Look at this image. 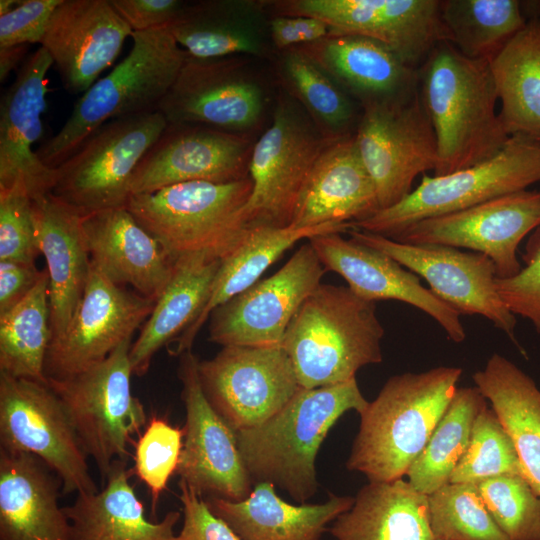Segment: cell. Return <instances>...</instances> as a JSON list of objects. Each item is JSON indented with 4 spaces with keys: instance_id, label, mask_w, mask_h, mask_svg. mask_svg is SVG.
Instances as JSON below:
<instances>
[{
    "instance_id": "33",
    "label": "cell",
    "mask_w": 540,
    "mask_h": 540,
    "mask_svg": "<svg viewBox=\"0 0 540 540\" xmlns=\"http://www.w3.org/2000/svg\"><path fill=\"white\" fill-rule=\"evenodd\" d=\"M221 261L204 254L185 255L175 260L167 286L132 343L129 358L133 375L143 376L153 356L176 341L205 308Z\"/></svg>"
},
{
    "instance_id": "42",
    "label": "cell",
    "mask_w": 540,
    "mask_h": 540,
    "mask_svg": "<svg viewBox=\"0 0 540 540\" xmlns=\"http://www.w3.org/2000/svg\"><path fill=\"white\" fill-rule=\"evenodd\" d=\"M429 521L439 540H509L474 483H447L429 495Z\"/></svg>"
},
{
    "instance_id": "35",
    "label": "cell",
    "mask_w": 540,
    "mask_h": 540,
    "mask_svg": "<svg viewBox=\"0 0 540 540\" xmlns=\"http://www.w3.org/2000/svg\"><path fill=\"white\" fill-rule=\"evenodd\" d=\"M351 227V223H328L308 228H250L243 243L221 261L205 308L176 340L174 354L181 355L191 350L196 335L211 312L258 282L262 274L295 243L321 234L348 232Z\"/></svg>"
},
{
    "instance_id": "34",
    "label": "cell",
    "mask_w": 540,
    "mask_h": 540,
    "mask_svg": "<svg viewBox=\"0 0 540 540\" xmlns=\"http://www.w3.org/2000/svg\"><path fill=\"white\" fill-rule=\"evenodd\" d=\"M329 531L336 540H439L429 521V496L403 478L364 485Z\"/></svg>"
},
{
    "instance_id": "51",
    "label": "cell",
    "mask_w": 540,
    "mask_h": 540,
    "mask_svg": "<svg viewBox=\"0 0 540 540\" xmlns=\"http://www.w3.org/2000/svg\"><path fill=\"white\" fill-rule=\"evenodd\" d=\"M269 30L275 51L282 52L326 37L329 26L313 17L270 15Z\"/></svg>"
},
{
    "instance_id": "45",
    "label": "cell",
    "mask_w": 540,
    "mask_h": 540,
    "mask_svg": "<svg viewBox=\"0 0 540 540\" xmlns=\"http://www.w3.org/2000/svg\"><path fill=\"white\" fill-rule=\"evenodd\" d=\"M183 441V428L173 426L165 418L154 415L134 442L133 474L148 487L153 514L160 494L177 471Z\"/></svg>"
},
{
    "instance_id": "37",
    "label": "cell",
    "mask_w": 540,
    "mask_h": 540,
    "mask_svg": "<svg viewBox=\"0 0 540 540\" xmlns=\"http://www.w3.org/2000/svg\"><path fill=\"white\" fill-rule=\"evenodd\" d=\"M490 66L506 132L540 135V18L528 19Z\"/></svg>"
},
{
    "instance_id": "40",
    "label": "cell",
    "mask_w": 540,
    "mask_h": 540,
    "mask_svg": "<svg viewBox=\"0 0 540 540\" xmlns=\"http://www.w3.org/2000/svg\"><path fill=\"white\" fill-rule=\"evenodd\" d=\"M451 43L468 58L491 62L524 28L517 0H440Z\"/></svg>"
},
{
    "instance_id": "6",
    "label": "cell",
    "mask_w": 540,
    "mask_h": 540,
    "mask_svg": "<svg viewBox=\"0 0 540 540\" xmlns=\"http://www.w3.org/2000/svg\"><path fill=\"white\" fill-rule=\"evenodd\" d=\"M252 180L192 181L132 195L126 208L175 261L191 254L224 260L245 240Z\"/></svg>"
},
{
    "instance_id": "29",
    "label": "cell",
    "mask_w": 540,
    "mask_h": 540,
    "mask_svg": "<svg viewBox=\"0 0 540 540\" xmlns=\"http://www.w3.org/2000/svg\"><path fill=\"white\" fill-rule=\"evenodd\" d=\"M268 0H203L187 3L168 28L195 58H268L275 51Z\"/></svg>"
},
{
    "instance_id": "7",
    "label": "cell",
    "mask_w": 540,
    "mask_h": 540,
    "mask_svg": "<svg viewBox=\"0 0 540 540\" xmlns=\"http://www.w3.org/2000/svg\"><path fill=\"white\" fill-rule=\"evenodd\" d=\"M540 182L539 135L515 134L494 157L441 176L424 175L400 202L352 226L393 238L408 226L515 193Z\"/></svg>"
},
{
    "instance_id": "47",
    "label": "cell",
    "mask_w": 540,
    "mask_h": 540,
    "mask_svg": "<svg viewBox=\"0 0 540 540\" xmlns=\"http://www.w3.org/2000/svg\"><path fill=\"white\" fill-rule=\"evenodd\" d=\"M525 266L511 278H496L498 293L514 315L529 320L540 334V226L529 238Z\"/></svg>"
},
{
    "instance_id": "14",
    "label": "cell",
    "mask_w": 540,
    "mask_h": 540,
    "mask_svg": "<svg viewBox=\"0 0 540 540\" xmlns=\"http://www.w3.org/2000/svg\"><path fill=\"white\" fill-rule=\"evenodd\" d=\"M268 9L270 15L317 18L332 34L376 40L416 69L439 43L449 42L440 0H269Z\"/></svg>"
},
{
    "instance_id": "17",
    "label": "cell",
    "mask_w": 540,
    "mask_h": 540,
    "mask_svg": "<svg viewBox=\"0 0 540 540\" xmlns=\"http://www.w3.org/2000/svg\"><path fill=\"white\" fill-rule=\"evenodd\" d=\"M326 271L310 243L302 245L273 275L211 312L209 340L222 347L281 345L293 317Z\"/></svg>"
},
{
    "instance_id": "32",
    "label": "cell",
    "mask_w": 540,
    "mask_h": 540,
    "mask_svg": "<svg viewBox=\"0 0 540 540\" xmlns=\"http://www.w3.org/2000/svg\"><path fill=\"white\" fill-rule=\"evenodd\" d=\"M132 475L127 460L117 459L101 490L78 493L72 505L63 507L72 540H173L180 513L170 511L159 522L149 521L130 484Z\"/></svg>"
},
{
    "instance_id": "18",
    "label": "cell",
    "mask_w": 540,
    "mask_h": 540,
    "mask_svg": "<svg viewBox=\"0 0 540 540\" xmlns=\"http://www.w3.org/2000/svg\"><path fill=\"white\" fill-rule=\"evenodd\" d=\"M539 226L540 191L522 190L418 221L391 239L471 249L489 257L497 278L506 279L522 269L518 245Z\"/></svg>"
},
{
    "instance_id": "43",
    "label": "cell",
    "mask_w": 540,
    "mask_h": 540,
    "mask_svg": "<svg viewBox=\"0 0 540 540\" xmlns=\"http://www.w3.org/2000/svg\"><path fill=\"white\" fill-rule=\"evenodd\" d=\"M506 474L519 475L529 482L513 440L494 410L486 407L474 421L467 449L449 483L477 484Z\"/></svg>"
},
{
    "instance_id": "5",
    "label": "cell",
    "mask_w": 540,
    "mask_h": 540,
    "mask_svg": "<svg viewBox=\"0 0 540 540\" xmlns=\"http://www.w3.org/2000/svg\"><path fill=\"white\" fill-rule=\"evenodd\" d=\"M128 55L79 98L62 128L36 153L51 169L72 156L103 124L156 112L187 56L168 26L133 32Z\"/></svg>"
},
{
    "instance_id": "22",
    "label": "cell",
    "mask_w": 540,
    "mask_h": 540,
    "mask_svg": "<svg viewBox=\"0 0 540 540\" xmlns=\"http://www.w3.org/2000/svg\"><path fill=\"white\" fill-rule=\"evenodd\" d=\"M53 61L40 46L21 65L0 106V192L20 189L32 199L51 193L56 170L44 165L33 146L41 138L47 73Z\"/></svg>"
},
{
    "instance_id": "28",
    "label": "cell",
    "mask_w": 540,
    "mask_h": 540,
    "mask_svg": "<svg viewBox=\"0 0 540 540\" xmlns=\"http://www.w3.org/2000/svg\"><path fill=\"white\" fill-rule=\"evenodd\" d=\"M62 487L38 457L0 449V540H72Z\"/></svg>"
},
{
    "instance_id": "25",
    "label": "cell",
    "mask_w": 540,
    "mask_h": 540,
    "mask_svg": "<svg viewBox=\"0 0 540 540\" xmlns=\"http://www.w3.org/2000/svg\"><path fill=\"white\" fill-rule=\"evenodd\" d=\"M91 265L112 283L157 300L175 261L128 211L117 208L82 216Z\"/></svg>"
},
{
    "instance_id": "21",
    "label": "cell",
    "mask_w": 540,
    "mask_h": 540,
    "mask_svg": "<svg viewBox=\"0 0 540 540\" xmlns=\"http://www.w3.org/2000/svg\"><path fill=\"white\" fill-rule=\"evenodd\" d=\"M253 137L198 124H170L139 163L132 195L192 181L229 183L249 175Z\"/></svg>"
},
{
    "instance_id": "54",
    "label": "cell",
    "mask_w": 540,
    "mask_h": 540,
    "mask_svg": "<svg viewBox=\"0 0 540 540\" xmlns=\"http://www.w3.org/2000/svg\"><path fill=\"white\" fill-rule=\"evenodd\" d=\"M19 3V0H1L0 1V16L7 14L12 9H14L17 4Z\"/></svg>"
},
{
    "instance_id": "11",
    "label": "cell",
    "mask_w": 540,
    "mask_h": 540,
    "mask_svg": "<svg viewBox=\"0 0 540 540\" xmlns=\"http://www.w3.org/2000/svg\"><path fill=\"white\" fill-rule=\"evenodd\" d=\"M247 58L187 54L158 111L170 124H198L252 137L264 123L270 92Z\"/></svg>"
},
{
    "instance_id": "3",
    "label": "cell",
    "mask_w": 540,
    "mask_h": 540,
    "mask_svg": "<svg viewBox=\"0 0 540 540\" xmlns=\"http://www.w3.org/2000/svg\"><path fill=\"white\" fill-rule=\"evenodd\" d=\"M461 374L459 367L440 366L389 378L359 414L346 467L369 482L403 478L451 403Z\"/></svg>"
},
{
    "instance_id": "52",
    "label": "cell",
    "mask_w": 540,
    "mask_h": 540,
    "mask_svg": "<svg viewBox=\"0 0 540 540\" xmlns=\"http://www.w3.org/2000/svg\"><path fill=\"white\" fill-rule=\"evenodd\" d=\"M42 271L35 262L0 261V315L17 305L37 284Z\"/></svg>"
},
{
    "instance_id": "44",
    "label": "cell",
    "mask_w": 540,
    "mask_h": 540,
    "mask_svg": "<svg viewBox=\"0 0 540 540\" xmlns=\"http://www.w3.org/2000/svg\"><path fill=\"white\" fill-rule=\"evenodd\" d=\"M486 508L509 540H540V495L519 475L477 483Z\"/></svg>"
},
{
    "instance_id": "16",
    "label": "cell",
    "mask_w": 540,
    "mask_h": 540,
    "mask_svg": "<svg viewBox=\"0 0 540 540\" xmlns=\"http://www.w3.org/2000/svg\"><path fill=\"white\" fill-rule=\"evenodd\" d=\"M347 233L421 276L435 296L460 314L487 318L520 347L515 338V315L498 293L495 266L486 255L444 245L401 243L353 226Z\"/></svg>"
},
{
    "instance_id": "9",
    "label": "cell",
    "mask_w": 540,
    "mask_h": 540,
    "mask_svg": "<svg viewBox=\"0 0 540 540\" xmlns=\"http://www.w3.org/2000/svg\"><path fill=\"white\" fill-rule=\"evenodd\" d=\"M271 122L254 142L252 192L243 216L248 228L291 225L305 182L328 141L301 105L284 90Z\"/></svg>"
},
{
    "instance_id": "56",
    "label": "cell",
    "mask_w": 540,
    "mask_h": 540,
    "mask_svg": "<svg viewBox=\"0 0 540 540\" xmlns=\"http://www.w3.org/2000/svg\"><path fill=\"white\" fill-rule=\"evenodd\" d=\"M539 138H540V135H539Z\"/></svg>"
},
{
    "instance_id": "53",
    "label": "cell",
    "mask_w": 540,
    "mask_h": 540,
    "mask_svg": "<svg viewBox=\"0 0 540 540\" xmlns=\"http://www.w3.org/2000/svg\"><path fill=\"white\" fill-rule=\"evenodd\" d=\"M28 45L0 47V81L3 83L10 73L25 59Z\"/></svg>"
},
{
    "instance_id": "20",
    "label": "cell",
    "mask_w": 540,
    "mask_h": 540,
    "mask_svg": "<svg viewBox=\"0 0 540 540\" xmlns=\"http://www.w3.org/2000/svg\"><path fill=\"white\" fill-rule=\"evenodd\" d=\"M155 300L118 286L92 265L82 298L64 333L51 340L47 379H64L105 360L132 339L151 314Z\"/></svg>"
},
{
    "instance_id": "38",
    "label": "cell",
    "mask_w": 540,
    "mask_h": 540,
    "mask_svg": "<svg viewBox=\"0 0 540 540\" xmlns=\"http://www.w3.org/2000/svg\"><path fill=\"white\" fill-rule=\"evenodd\" d=\"M277 73L328 141L355 134L361 106L311 59L294 48L279 52Z\"/></svg>"
},
{
    "instance_id": "23",
    "label": "cell",
    "mask_w": 540,
    "mask_h": 540,
    "mask_svg": "<svg viewBox=\"0 0 540 540\" xmlns=\"http://www.w3.org/2000/svg\"><path fill=\"white\" fill-rule=\"evenodd\" d=\"M327 271L339 274L358 297L376 302L397 300L412 305L432 317L456 343L466 338L460 313L424 287L419 277L392 257L341 233L309 239Z\"/></svg>"
},
{
    "instance_id": "31",
    "label": "cell",
    "mask_w": 540,
    "mask_h": 540,
    "mask_svg": "<svg viewBox=\"0 0 540 540\" xmlns=\"http://www.w3.org/2000/svg\"><path fill=\"white\" fill-rule=\"evenodd\" d=\"M354 500L331 495L321 504L293 505L276 494L273 484L260 482L245 500L208 497L205 501L241 540H320L328 524L348 511Z\"/></svg>"
},
{
    "instance_id": "8",
    "label": "cell",
    "mask_w": 540,
    "mask_h": 540,
    "mask_svg": "<svg viewBox=\"0 0 540 540\" xmlns=\"http://www.w3.org/2000/svg\"><path fill=\"white\" fill-rule=\"evenodd\" d=\"M131 345V339L124 341L105 360L74 376L48 379L103 481L115 460H127L134 436L148 422L131 390Z\"/></svg>"
},
{
    "instance_id": "30",
    "label": "cell",
    "mask_w": 540,
    "mask_h": 540,
    "mask_svg": "<svg viewBox=\"0 0 540 540\" xmlns=\"http://www.w3.org/2000/svg\"><path fill=\"white\" fill-rule=\"evenodd\" d=\"M38 249L49 275L52 338L60 337L70 323L84 293L91 260L82 215L48 193L33 199Z\"/></svg>"
},
{
    "instance_id": "10",
    "label": "cell",
    "mask_w": 540,
    "mask_h": 540,
    "mask_svg": "<svg viewBox=\"0 0 540 540\" xmlns=\"http://www.w3.org/2000/svg\"><path fill=\"white\" fill-rule=\"evenodd\" d=\"M167 126L160 111L103 124L55 168L51 194L82 216L126 208L134 173Z\"/></svg>"
},
{
    "instance_id": "49",
    "label": "cell",
    "mask_w": 540,
    "mask_h": 540,
    "mask_svg": "<svg viewBox=\"0 0 540 540\" xmlns=\"http://www.w3.org/2000/svg\"><path fill=\"white\" fill-rule=\"evenodd\" d=\"M178 485L179 499L183 506V526L173 540H241L183 480Z\"/></svg>"
},
{
    "instance_id": "1",
    "label": "cell",
    "mask_w": 540,
    "mask_h": 540,
    "mask_svg": "<svg viewBox=\"0 0 540 540\" xmlns=\"http://www.w3.org/2000/svg\"><path fill=\"white\" fill-rule=\"evenodd\" d=\"M419 92L437 142L434 176L480 164L511 137L496 111L498 91L490 62L439 43L421 65Z\"/></svg>"
},
{
    "instance_id": "13",
    "label": "cell",
    "mask_w": 540,
    "mask_h": 540,
    "mask_svg": "<svg viewBox=\"0 0 540 540\" xmlns=\"http://www.w3.org/2000/svg\"><path fill=\"white\" fill-rule=\"evenodd\" d=\"M354 135L380 209L400 202L418 175L436 167V136L419 90L405 99L362 107Z\"/></svg>"
},
{
    "instance_id": "19",
    "label": "cell",
    "mask_w": 540,
    "mask_h": 540,
    "mask_svg": "<svg viewBox=\"0 0 540 540\" xmlns=\"http://www.w3.org/2000/svg\"><path fill=\"white\" fill-rule=\"evenodd\" d=\"M191 350L180 356L178 376L186 410L183 448L176 474L198 495L245 500L253 490L235 431L206 398Z\"/></svg>"
},
{
    "instance_id": "55",
    "label": "cell",
    "mask_w": 540,
    "mask_h": 540,
    "mask_svg": "<svg viewBox=\"0 0 540 540\" xmlns=\"http://www.w3.org/2000/svg\"><path fill=\"white\" fill-rule=\"evenodd\" d=\"M538 6H539V8H540V2H539V4H538Z\"/></svg>"
},
{
    "instance_id": "4",
    "label": "cell",
    "mask_w": 540,
    "mask_h": 540,
    "mask_svg": "<svg viewBox=\"0 0 540 540\" xmlns=\"http://www.w3.org/2000/svg\"><path fill=\"white\" fill-rule=\"evenodd\" d=\"M384 328L376 304L348 286L320 284L289 324L281 346L305 389L356 378L363 366L383 359Z\"/></svg>"
},
{
    "instance_id": "2",
    "label": "cell",
    "mask_w": 540,
    "mask_h": 540,
    "mask_svg": "<svg viewBox=\"0 0 540 540\" xmlns=\"http://www.w3.org/2000/svg\"><path fill=\"white\" fill-rule=\"evenodd\" d=\"M369 402L356 378L305 389L261 424L239 430L237 445L253 485L268 482L304 504L318 489L315 460L329 430L347 411Z\"/></svg>"
},
{
    "instance_id": "15",
    "label": "cell",
    "mask_w": 540,
    "mask_h": 540,
    "mask_svg": "<svg viewBox=\"0 0 540 540\" xmlns=\"http://www.w3.org/2000/svg\"><path fill=\"white\" fill-rule=\"evenodd\" d=\"M198 372L209 403L235 432L273 416L300 388L281 345L224 346L199 361Z\"/></svg>"
},
{
    "instance_id": "50",
    "label": "cell",
    "mask_w": 540,
    "mask_h": 540,
    "mask_svg": "<svg viewBox=\"0 0 540 540\" xmlns=\"http://www.w3.org/2000/svg\"><path fill=\"white\" fill-rule=\"evenodd\" d=\"M133 32L168 26L187 2L180 0H109Z\"/></svg>"
},
{
    "instance_id": "24",
    "label": "cell",
    "mask_w": 540,
    "mask_h": 540,
    "mask_svg": "<svg viewBox=\"0 0 540 540\" xmlns=\"http://www.w3.org/2000/svg\"><path fill=\"white\" fill-rule=\"evenodd\" d=\"M133 34L109 0H62L41 46L70 94L86 92Z\"/></svg>"
},
{
    "instance_id": "46",
    "label": "cell",
    "mask_w": 540,
    "mask_h": 540,
    "mask_svg": "<svg viewBox=\"0 0 540 540\" xmlns=\"http://www.w3.org/2000/svg\"><path fill=\"white\" fill-rule=\"evenodd\" d=\"M39 253L33 199L20 189L0 192V261L35 262Z\"/></svg>"
},
{
    "instance_id": "36",
    "label": "cell",
    "mask_w": 540,
    "mask_h": 540,
    "mask_svg": "<svg viewBox=\"0 0 540 540\" xmlns=\"http://www.w3.org/2000/svg\"><path fill=\"white\" fill-rule=\"evenodd\" d=\"M473 380L491 402L515 445L532 488L540 495V390L506 357L493 354Z\"/></svg>"
},
{
    "instance_id": "41",
    "label": "cell",
    "mask_w": 540,
    "mask_h": 540,
    "mask_svg": "<svg viewBox=\"0 0 540 540\" xmlns=\"http://www.w3.org/2000/svg\"><path fill=\"white\" fill-rule=\"evenodd\" d=\"M487 407L486 398L475 387L458 388L425 448L407 471L408 482L431 495L449 483L465 453L474 421Z\"/></svg>"
},
{
    "instance_id": "27",
    "label": "cell",
    "mask_w": 540,
    "mask_h": 540,
    "mask_svg": "<svg viewBox=\"0 0 540 540\" xmlns=\"http://www.w3.org/2000/svg\"><path fill=\"white\" fill-rule=\"evenodd\" d=\"M379 210L376 187L353 134L330 142L322 151L305 182L290 226L353 225Z\"/></svg>"
},
{
    "instance_id": "26",
    "label": "cell",
    "mask_w": 540,
    "mask_h": 540,
    "mask_svg": "<svg viewBox=\"0 0 540 540\" xmlns=\"http://www.w3.org/2000/svg\"><path fill=\"white\" fill-rule=\"evenodd\" d=\"M294 49L324 70L361 108L405 99L419 90V69L371 38L329 33Z\"/></svg>"
},
{
    "instance_id": "12",
    "label": "cell",
    "mask_w": 540,
    "mask_h": 540,
    "mask_svg": "<svg viewBox=\"0 0 540 540\" xmlns=\"http://www.w3.org/2000/svg\"><path fill=\"white\" fill-rule=\"evenodd\" d=\"M0 449L32 454L61 479L62 492H96L87 454L48 383L0 373Z\"/></svg>"
},
{
    "instance_id": "48",
    "label": "cell",
    "mask_w": 540,
    "mask_h": 540,
    "mask_svg": "<svg viewBox=\"0 0 540 540\" xmlns=\"http://www.w3.org/2000/svg\"><path fill=\"white\" fill-rule=\"evenodd\" d=\"M62 0H19L0 16V47L41 44L49 20Z\"/></svg>"
},
{
    "instance_id": "39",
    "label": "cell",
    "mask_w": 540,
    "mask_h": 540,
    "mask_svg": "<svg viewBox=\"0 0 540 540\" xmlns=\"http://www.w3.org/2000/svg\"><path fill=\"white\" fill-rule=\"evenodd\" d=\"M51 338L49 275L43 270L33 289L0 315V373L48 383L45 361Z\"/></svg>"
}]
</instances>
